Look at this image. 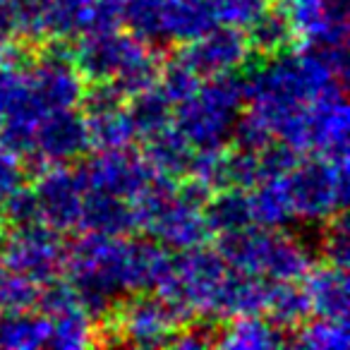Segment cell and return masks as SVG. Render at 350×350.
I'll use <instances>...</instances> for the list:
<instances>
[{"label":"cell","instance_id":"cell-1","mask_svg":"<svg viewBox=\"0 0 350 350\" xmlns=\"http://www.w3.org/2000/svg\"><path fill=\"white\" fill-rule=\"evenodd\" d=\"M170 262L163 245L132 235L87 233L68 252L65 271L84 312L101 319L113 312L118 297L156 291Z\"/></svg>","mask_w":350,"mask_h":350},{"label":"cell","instance_id":"cell-2","mask_svg":"<svg viewBox=\"0 0 350 350\" xmlns=\"http://www.w3.org/2000/svg\"><path fill=\"white\" fill-rule=\"evenodd\" d=\"M250 113L300 154L307 151V116L317 101L345 92L340 77L314 49L271 55L245 77Z\"/></svg>","mask_w":350,"mask_h":350},{"label":"cell","instance_id":"cell-3","mask_svg":"<svg viewBox=\"0 0 350 350\" xmlns=\"http://www.w3.org/2000/svg\"><path fill=\"white\" fill-rule=\"evenodd\" d=\"M245 103V77L235 72L206 77L190 98L173 108L175 130L190 142L192 149H219L230 139Z\"/></svg>","mask_w":350,"mask_h":350},{"label":"cell","instance_id":"cell-4","mask_svg":"<svg viewBox=\"0 0 350 350\" xmlns=\"http://www.w3.org/2000/svg\"><path fill=\"white\" fill-rule=\"evenodd\" d=\"M216 252L226 264L250 276L271 283L297 281L310 269V259L297 240L276 233V228H240L219 233Z\"/></svg>","mask_w":350,"mask_h":350},{"label":"cell","instance_id":"cell-5","mask_svg":"<svg viewBox=\"0 0 350 350\" xmlns=\"http://www.w3.org/2000/svg\"><path fill=\"white\" fill-rule=\"evenodd\" d=\"M283 183L295 219L329 221L348 206V161H331L324 156L297 159L283 175Z\"/></svg>","mask_w":350,"mask_h":350},{"label":"cell","instance_id":"cell-6","mask_svg":"<svg viewBox=\"0 0 350 350\" xmlns=\"http://www.w3.org/2000/svg\"><path fill=\"white\" fill-rule=\"evenodd\" d=\"M0 257L10 273L27 278L36 286H44L53 278H60V273L65 271L68 247L60 230L34 221V224L17 226Z\"/></svg>","mask_w":350,"mask_h":350},{"label":"cell","instance_id":"cell-7","mask_svg":"<svg viewBox=\"0 0 350 350\" xmlns=\"http://www.w3.org/2000/svg\"><path fill=\"white\" fill-rule=\"evenodd\" d=\"M185 319L168 300L149 293H135L130 302L118 310L116 345H137V348H161L170 345Z\"/></svg>","mask_w":350,"mask_h":350},{"label":"cell","instance_id":"cell-8","mask_svg":"<svg viewBox=\"0 0 350 350\" xmlns=\"http://www.w3.org/2000/svg\"><path fill=\"white\" fill-rule=\"evenodd\" d=\"M75 170L87 192H106L127 202L142 195L156 178V170L146 163L144 156L130 151V146L98 151L94 159L84 161Z\"/></svg>","mask_w":350,"mask_h":350},{"label":"cell","instance_id":"cell-9","mask_svg":"<svg viewBox=\"0 0 350 350\" xmlns=\"http://www.w3.org/2000/svg\"><path fill=\"white\" fill-rule=\"evenodd\" d=\"M92 149L87 132V118L77 108L46 111L34 130V149L27 159L44 170L49 165H63L82 159Z\"/></svg>","mask_w":350,"mask_h":350},{"label":"cell","instance_id":"cell-10","mask_svg":"<svg viewBox=\"0 0 350 350\" xmlns=\"http://www.w3.org/2000/svg\"><path fill=\"white\" fill-rule=\"evenodd\" d=\"M281 10L305 46L348 49V0H281Z\"/></svg>","mask_w":350,"mask_h":350},{"label":"cell","instance_id":"cell-11","mask_svg":"<svg viewBox=\"0 0 350 350\" xmlns=\"http://www.w3.org/2000/svg\"><path fill=\"white\" fill-rule=\"evenodd\" d=\"M250 53L252 51H250L247 36L243 29L219 25L206 34H202L200 39L180 44L175 58L204 79L214 77V75L235 72L250 58Z\"/></svg>","mask_w":350,"mask_h":350},{"label":"cell","instance_id":"cell-12","mask_svg":"<svg viewBox=\"0 0 350 350\" xmlns=\"http://www.w3.org/2000/svg\"><path fill=\"white\" fill-rule=\"evenodd\" d=\"M31 190H34L41 224L51 226L60 233L77 228L84 192H87L77 170L68 168L65 163L49 165V168L39 170V180Z\"/></svg>","mask_w":350,"mask_h":350},{"label":"cell","instance_id":"cell-13","mask_svg":"<svg viewBox=\"0 0 350 350\" xmlns=\"http://www.w3.org/2000/svg\"><path fill=\"white\" fill-rule=\"evenodd\" d=\"M144 44L139 36L120 34L118 29L84 34L72 46V63L84 82H111Z\"/></svg>","mask_w":350,"mask_h":350},{"label":"cell","instance_id":"cell-14","mask_svg":"<svg viewBox=\"0 0 350 350\" xmlns=\"http://www.w3.org/2000/svg\"><path fill=\"white\" fill-rule=\"evenodd\" d=\"M302 291L310 300L312 314L324 319H348L350 286L348 269L336 264H317L302 273Z\"/></svg>","mask_w":350,"mask_h":350},{"label":"cell","instance_id":"cell-15","mask_svg":"<svg viewBox=\"0 0 350 350\" xmlns=\"http://www.w3.org/2000/svg\"><path fill=\"white\" fill-rule=\"evenodd\" d=\"M79 228L98 235H130L139 230L132 202L106 192H84Z\"/></svg>","mask_w":350,"mask_h":350},{"label":"cell","instance_id":"cell-16","mask_svg":"<svg viewBox=\"0 0 350 350\" xmlns=\"http://www.w3.org/2000/svg\"><path fill=\"white\" fill-rule=\"evenodd\" d=\"M195 149L190 142L175 130V127H163L154 135L144 137V159L151 168L163 178L180 180L190 170V161Z\"/></svg>","mask_w":350,"mask_h":350},{"label":"cell","instance_id":"cell-17","mask_svg":"<svg viewBox=\"0 0 350 350\" xmlns=\"http://www.w3.org/2000/svg\"><path fill=\"white\" fill-rule=\"evenodd\" d=\"M288 343L291 338L286 336V331L278 329L273 321H269L262 314L233 317L224 334L216 338V345L230 350H269Z\"/></svg>","mask_w":350,"mask_h":350},{"label":"cell","instance_id":"cell-18","mask_svg":"<svg viewBox=\"0 0 350 350\" xmlns=\"http://www.w3.org/2000/svg\"><path fill=\"white\" fill-rule=\"evenodd\" d=\"M51 321L41 312L0 310V348L39 350L49 348Z\"/></svg>","mask_w":350,"mask_h":350},{"label":"cell","instance_id":"cell-19","mask_svg":"<svg viewBox=\"0 0 350 350\" xmlns=\"http://www.w3.org/2000/svg\"><path fill=\"white\" fill-rule=\"evenodd\" d=\"M202 214H204L211 235L254 226L250 190H240V187H221L216 195L211 192L206 204L202 206Z\"/></svg>","mask_w":350,"mask_h":350},{"label":"cell","instance_id":"cell-20","mask_svg":"<svg viewBox=\"0 0 350 350\" xmlns=\"http://www.w3.org/2000/svg\"><path fill=\"white\" fill-rule=\"evenodd\" d=\"M250 204H252V221L259 228H283L295 221L283 178L259 180L250 190Z\"/></svg>","mask_w":350,"mask_h":350},{"label":"cell","instance_id":"cell-21","mask_svg":"<svg viewBox=\"0 0 350 350\" xmlns=\"http://www.w3.org/2000/svg\"><path fill=\"white\" fill-rule=\"evenodd\" d=\"M245 29H247L245 36H247L250 51H254V53L262 55V58L286 53L293 46V41L297 39L281 8H276V10L264 8Z\"/></svg>","mask_w":350,"mask_h":350},{"label":"cell","instance_id":"cell-22","mask_svg":"<svg viewBox=\"0 0 350 350\" xmlns=\"http://www.w3.org/2000/svg\"><path fill=\"white\" fill-rule=\"evenodd\" d=\"M310 300H307L305 291L295 286V281H278L271 283L267 297V307H264V317L269 321L288 331H295L310 319Z\"/></svg>","mask_w":350,"mask_h":350},{"label":"cell","instance_id":"cell-23","mask_svg":"<svg viewBox=\"0 0 350 350\" xmlns=\"http://www.w3.org/2000/svg\"><path fill=\"white\" fill-rule=\"evenodd\" d=\"M125 108L139 139L163 130V127H168L170 122H173L175 106L168 101V96H165L159 87L144 89V92L130 96V106H125Z\"/></svg>","mask_w":350,"mask_h":350},{"label":"cell","instance_id":"cell-24","mask_svg":"<svg viewBox=\"0 0 350 350\" xmlns=\"http://www.w3.org/2000/svg\"><path fill=\"white\" fill-rule=\"evenodd\" d=\"M87 132L89 144L98 151L127 149L137 139V132L132 127V120L127 116L125 106L87 116Z\"/></svg>","mask_w":350,"mask_h":350},{"label":"cell","instance_id":"cell-25","mask_svg":"<svg viewBox=\"0 0 350 350\" xmlns=\"http://www.w3.org/2000/svg\"><path fill=\"white\" fill-rule=\"evenodd\" d=\"M51 334H49V348L58 350H77L87 348L94 343V329L92 317L77 307V310L63 312L58 317H51Z\"/></svg>","mask_w":350,"mask_h":350},{"label":"cell","instance_id":"cell-26","mask_svg":"<svg viewBox=\"0 0 350 350\" xmlns=\"http://www.w3.org/2000/svg\"><path fill=\"white\" fill-rule=\"evenodd\" d=\"M291 343L310 350H345L350 343L348 319H324V317H319L314 321H305L297 336L291 338Z\"/></svg>","mask_w":350,"mask_h":350},{"label":"cell","instance_id":"cell-27","mask_svg":"<svg viewBox=\"0 0 350 350\" xmlns=\"http://www.w3.org/2000/svg\"><path fill=\"white\" fill-rule=\"evenodd\" d=\"M262 180L259 161L254 151H245L235 146L233 151H224V170H221V187H240L252 190Z\"/></svg>","mask_w":350,"mask_h":350},{"label":"cell","instance_id":"cell-28","mask_svg":"<svg viewBox=\"0 0 350 350\" xmlns=\"http://www.w3.org/2000/svg\"><path fill=\"white\" fill-rule=\"evenodd\" d=\"M159 84H161L159 89L168 96V101L173 103V106H178V103L185 101V98H190L192 94L200 89L202 77L197 72H192L185 63H180L178 58H173L165 68H161Z\"/></svg>","mask_w":350,"mask_h":350},{"label":"cell","instance_id":"cell-29","mask_svg":"<svg viewBox=\"0 0 350 350\" xmlns=\"http://www.w3.org/2000/svg\"><path fill=\"white\" fill-rule=\"evenodd\" d=\"M17 12V31L22 39L39 41L46 36V15L51 0H12Z\"/></svg>","mask_w":350,"mask_h":350},{"label":"cell","instance_id":"cell-30","mask_svg":"<svg viewBox=\"0 0 350 350\" xmlns=\"http://www.w3.org/2000/svg\"><path fill=\"white\" fill-rule=\"evenodd\" d=\"M331 226L326 230L324 240V254L331 264L336 267H343L348 269V262H350V226H348V216L345 211H338L334 219H329Z\"/></svg>","mask_w":350,"mask_h":350},{"label":"cell","instance_id":"cell-31","mask_svg":"<svg viewBox=\"0 0 350 350\" xmlns=\"http://www.w3.org/2000/svg\"><path fill=\"white\" fill-rule=\"evenodd\" d=\"M257 161H259L262 180H269V178H283V175L297 163V151L281 139L269 142L262 151H257Z\"/></svg>","mask_w":350,"mask_h":350},{"label":"cell","instance_id":"cell-32","mask_svg":"<svg viewBox=\"0 0 350 350\" xmlns=\"http://www.w3.org/2000/svg\"><path fill=\"white\" fill-rule=\"evenodd\" d=\"M211 5L219 25L245 29L267 8V0H211Z\"/></svg>","mask_w":350,"mask_h":350},{"label":"cell","instance_id":"cell-33","mask_svg":"<svg viewBox=\"0 0 350 350\" xmlns=\"http://www.w3.org/2000/svg\"><path fill=\"white\" fill-rule=\"evenodd\" d=\"M0 211H3V221L15 226V228L17 226H27V224L39 221L34 190L27 185H20L5 202H3V204H0Z\"/></svg>","mask_w":350,"mask_h":350},{"label":"cell","instance_id":"cell-34","mask_svg":"<svg viewBox=\"0 0 350 350\" xmlns=\"http://www.w3.org/2000/svg\"><path fill=\"white\" fill-rule=\"evenodd\" d=\"M271 137H273L271 132H269L267 127H264L262 122L252 116V113L240 116L233 125V132H230V139H233V144L238 146V149L254 151V154L262 151L264 146L271 142Z\"/></svg>","mask_w":350,"mask_h":350},{"label":"cell","instance_id":"cell-35","mask_svg":"<svg viewBox=\"0 0 350 350\" xmlns=\"http://www.w3.org/2000/svg\"><path fill=\"white\" fill-rule=\"evenodd\" d=\"M36 295H39L36 283L10 273L0 295V310H31L36 305Z\"/></svg>","mask_w":350,"mask_h":350},{"label":"cell","instance_id":"cell-36","mask_svg":"<svg viewBox=\"0 0 350 350\" xmlns=\"http://www.w3.org/2000/svg\"><path fill=\"white\" fill-rule=\"evenodd\" d=\"M20 185H25V163L20 156L0 146V204Z\"/></svg>","mask_w":350,"mask_h":350},{"label":"cell","instance_id":"cell-37","mask_svg":"<svg viewBox=\"0 0 350 350\" xmlns=\"http://www.w3.org/2000/svg\"><path fill=\"white\" fill-rule=\"evenodd\" d=\"M216 338H219V334L214 331V324L209 319V321H200V324L190 326V329H183L180 326V331L170 340V345L183 350H200V348L216 345Z\"/></svg>","mask_w":350,"mask_h":350},{"label":"cell","instance_id":"cell-38","mask_svg":"<svg viewBox=\"0 0 350 350\" xmlns=\"http://www.w3.org/2000/svg\"><path fill=\"white\" fill-rule=\"evenodd\" d=\"M20 31H17V12L15 3L12 0H0V44H8V41L17 39Z\"/></svg>","mask_w":350,"mask_h":350},{"label":"cell","instance_id":"cell-39","mask_svg":"<svg viewBox=\"0 0 350 350\" xmlns=\"http://www.w3.org/2000/svg\"><path fill=\"white\" fill-rule=\"evenodd\" d=\"M8 278H10V269L5 267V262H3V257H0V295H3V288H5Z\"/></svg>","mask_w":350,"mask_h":350},{"label":"cell","instance_id":"cell-40","mask_svg":"<svg viewBox=\"0 0 350 350\" xmlns=\"http://www.w3.org/2000/svg\"><path fill=\"white\" fill-rule=\"evenodd\" d=\"M0 240H3V228H0Z\"/></svg>","mask_w":350,"mask_h":350}]
</instances>
